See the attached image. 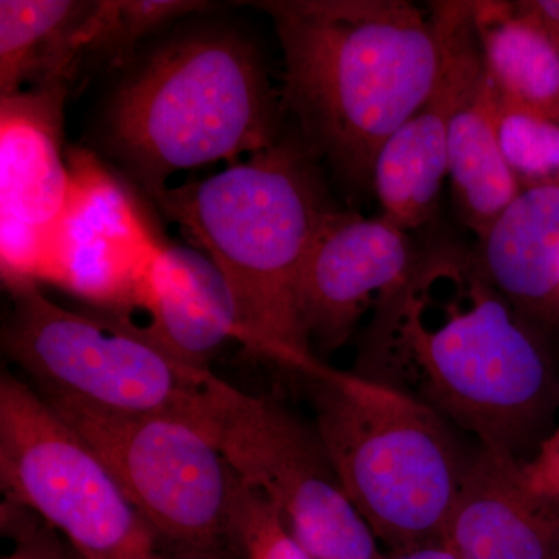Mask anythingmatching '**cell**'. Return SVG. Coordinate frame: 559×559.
<instances>
[{
	"mask_svg": "<svg viewBox=\"0 0 559 559\" xmlns=\"http://www.w3.org/2000/svg\"><path fill=\"white\" fill-rule=\"evenodd\" d=\"M353 371L516 457L557 395L533 323L489 280L479 253L452 245L419 253L373 312Z\"/></svg>",
	"mask_w": 559,
	"mask_h": 559,
	"instance_id": "6da1fadb",
	"label": "cell"
},
{
	"mask_svg": "<svg viewBox=\"0 0 559 559\" xmlns=\"http://www.w3.org/2000/svg\"><path fill=\"white\" fill-rule=\"evenodd\" d=\"M283 51L282 103L300 139L353 189L439 79L432 13L407 0H267Z\"/></svg>",
	"mask_w": 559,
	"mask_h": 559,
	"instance_id": "7a4b0ae2",
	"label": "cell"
},
{
	"mask_svg": "<svg viewBox=\"0 0 559 559\" xmlns=\"http://www.w3.org/2000/svg\"><path fill=\"white\" fill-rule=\"evenodd\" d=\"M318 157L299 138L153 198L218 267L234 300L242 349L307 377L320 362L300 318L305 263L336 207Z\"/></svg>",
	"mask_w": 559,
	"mask_h": 559,
	"instance_id": "3957f363",
	"label": "cell"
},
{
	"mask_svg": "<svg viewBox=\"0 0 559 559\" xmlns=\"http://www.w3.org/2000/svg\"><path fill=\"white\" fill-rule=\"evenodd\" d=\"M282 109L255 44L201 28L132 62L106 110V148L153 200L176 173L270 148Z\"/></svg>",
	"mask_w": 559,
	"mask_h": 559,
	"instance_id": "277c9868",
	"label": "cell"
},
{
	"mask_svg": "<svg viewBox=\"0 0 559 559\" xmlns=\"http://www.w3.org/2000/svg\"><path fill=\"white\" fill-rule=\"evenodd\" d=\"M345 495L395 551L441 540L468 471L450 421L399 389L320 362L304 377Z\"/></svg>",
	"mask_w": 559,
	"mask_h": 559,
	"instance_id": "5b68a950",
	"label": "cell"
},
{
	"mask_svg": "<svg viewBox=\"0 0 559 559\" xmlns=\"http://www.w3.org/2000/svg\"><path fill=\"white\" fill-rule=\"evenodd\" d=\"M3 352L43 392L132 414H165L205 430L216 374L179 359L134 320L73 311L40 286L10 290Z\"/></svg>",
	"mask_w": 559,
	"mask_h": 559,
	"instance_id": "8992f818",
	"label": "cell"
},
{
	"mask_svg": "<svg viewBox=\"0 0 559 559\" xmlns=\"http://www.w3.org/2000/svg\"><path fill=\"white\" fill-rule=\"evenodd\" d=\"M47 403L97 452L159 539L186 549L235 546V476L212 437L189 419L103 409L57 392Z\"/></svg>",
	"mask_w": 559,
	"mask_h": 559,
	"instance_id": "52a82bcc",
	"label": "cell"
},
{
	"mask_svg": "<svg viewBox=\"0 0 559 559\" xmlns=\"http://www.w3.org/2000/svg\"><path fill=\"white\" fill-rule=\"evenodd\" d=\"M0 487L10 506L61 532L81 559H128L159 536L124 498L97 452L31 385L0 378Z\"/></svg>",
	"mask_w": 559,
	"mask_h": 559,
	"instance_id": "ba28073f",
	"label": "cell"
},
{
	"mask_svg": "<svg viewBox=\"0 0 559 559\" xmlns=\"http://www.w3.org/2000/svg\"><path fill=\"white\" fill-rule=\"evenodd\" d=\"M209 436L238 479L271 500L314 559H385L316 430L277 401L215 381Z\"/></svg>",
	"mask_w": 559,
	"mask_h": 559,
	"instance_id": "9c48e42d",
	"label": "cell"
},
{
	"mask_svg": "<svg viewBox=\"0 0 559 559\" xmlns=\"http://www.w3.org/2000/svg\"><path fill=\"white\" fill-rule=\"evenodd\" d=\"M72 190L51 240L43 285L112 318L142 311L165 238L134 191L94 153L68 150Z\"/></svg>",
	"mask_w": 559,
	"mask_h": 559,
	"instance_id": "30bf717a",
	"label": "cell"
},
{
	"mask_svg": "<svg viewBox=\"0 0 559 559\" xmlns=\"http://www.w3.org/2000/svg\"><path fill=\"white\" fill-rule=\"evenodd\" d=\"M68 94L66 84H47L0 97V271L9 290L43 285L68 207Z\"/></svg>",
	"mask_w": 559,
	"mask_h": 559,
	"instance_id": "8fae6325",
	"label": "cell"
},
{
	"mask_svg": "<svg viewBox=\"0 0 559 559\" xmlns=\"http://www.w3.org/2000/svg\"><path fill=\"white\" fill-rule=\"evenodd\" d=\"M407 234L382 216L331 213L301 274L300 318L311 348L344 347L364 316L406 282L418 259Z\"/></svg>",
	"mask_w": 559,
	"mask_h": 559,
	"instance_id": "7c38bea8",
	"label": "cell"
},
{
	"mask_svg": "<svg viewBox=\"0 0 559 559\" xmlns=\"http://www.w3.org/2000/svg\"><path fill=\"white\" fill-rule=\"evenodd\" d=\"M429 10L443 43L439 79L425 103L384 143L371 179L382 218L406 231L429 223L439 205L463 58L476 33L474 2L443 0L430 3Z\"/></svg>",
	"mask_w": 559,
	"mask_h": 559,
	"instance_id": "4fadbf2b",
	"label": "cell"
},
{
	"mask_svg": "<svg viewBox=\"0 0 559 559\" xmlns=\"http://www.w3.org/2000/svg\"><path fill=\"white\" fill-rule=\"evenodd\" d=\"M441 540L459 559H559V507L530 491L520 457L481 447Z\"/></svg>",
	"mask_w": 559,
	"mask_h": 559,
	"instance_id": "5bb4252c",
	"label": "cell"
},
{
	"mask_svg": "<svg viewBox=\"0 0 559 559\" xmlns=\"http://www.w3.org/2000/svg\"><path fill=\"white\" fill-rule=\"evenodd\" d=\"M140 325L157 344L200 369L227 342H240L230 290L200 249L165 241L151 270Z\"/></svg>",
	"mask_w": 559,
	"mask_h": 559,
	"instance_id": "9a60e30c",
	"label": "cell"
},
{
	"mask_svg": "<svg viewBox=\"0 0 559 559\" xmlns=\"http://www.w3.org/2000/svg\"><path fill=\"white\" fill-rule=\"evenodd\" d=\"M500 95L489 79L479 35L463 58L462 80L450 124L448 178L463 223L484 240L521 191L500 150Z\"/></svg>",
	"mask_w": 559,
	"mask_h": 559,
	"instance_id": "2e32d148",
	"label": "cell"
},
{
	"mask_svg": "<svg viewBox=\"0 0 559 559\" xmlns=\"http://www.w3.org/2000/svg\"><path fill=\"white\" fill-rule=\"evenodd\" d=\"M489 280L528 322L559 318V173L521 187L480 240Z\"/></svg>",
	"mask_w": 559,
	"mask_h": 559,
	"instance_id": "e0dca14e",
	"label": "cell"
},
{
	"mask_svg": "<svg viewBox=\"0 0 559 559\" xmlns=\"http://www.w3.org/2000/svg\"><path fill=\"white\" fill-rule=\"evenodd\" d=\"M92 2H0V97L47 84L69 86L84 66V21Z\"/></svg>",
	"mask_w": 559,
	"mask_h": 559,
	"instance_id": "ac0fdd59",
	"label": "cell"
},
{
	"mask_svg": "<svg viewBox=\"0 0 559 559\" xmlns=\"http://www.w3.org/2000/svg\"><path fill=\"white\" fill-rule=\"evenodd\" d=\"M489 79L503 100L559 121V47L518 2H474Z\"/></svg>",
	"mask_w": 559,
	"mask_h": 559,
	"instance_id": "d6986e66",
	"label": "cell"
},
{
	"mask_svg": "<svg viewBox=\"0 0 559 559\" xmlns=\"http://www.w3.org/2000/svg\"><path fill=\"white\" fill-rule=\"evenodd\" d=\"M212 3L200 0H98L92 2L83 28L84 64L123 68L134 62L143 39L170 22L204 13Z\"/></svg>",
	"mask_w": 559,
	"mask_h": 559,
	"instance_id": "ffe728a7",
	"label": "cell"
},
{
	"mask_svg": "<svg viewBox=\"0 0 559 559\" xmlns=\"http://www.w3.org/2000/svg\"><path fill=\"white\" fill-rule=\"evenodd\" d=\"M499 143L521 187L559 173V121L500 97Z\"/></svg>",
	"mask_w": 559,
	"mask_h": 559,
	"instance_id": "44dd1931",
	"label": "cell"
},
{
	"mask_svg": "<svg viewBox=\"0 0 559 559\" xmlns=\"http://www.w3.org/2000/svg\"><path fill=\"white\" fill-rule=\"evenodd\" d=\"M230 520L235 544L248 559H314L290 533L277 507L238 477Z\"/></svg>",
	"mask_w": 559,
	"mask_h": 559,
	"instance_id": "7402d4cb",
	"label": "cell"
},
{
	"mask_svg": "<svg viewBox=\"0 0 559 559\" xmlns=\"http://www.w3.org/2000/svg\"><path fill=\"white\" fill-rule=\"evenodd\" d=\"M522 476L533 495L559 507V426L532 459L522 460Z\"/></svg>",
	"mask_w": 559,
	"mask_h": 559,
	"instance_id": "603a6c76",
	"label": "cell"
},
{
	"mask_svg": "<svg viewBox=\"0 0 559 559\" xmlns=\"http://www.w3.org/2000/svg\"><path fill=\"white\" fill-rule=\"evenodd\" d=\"M2 559H69L53 536V528H27L17 539L16 549Z\"/></svg>",
	"mask_w": 559,
	"mask_h": 559,
	"instance_id": "cb8c5ba5",
	"label": "cell"
},
{
	"mask_svg": "<svg viewBox=\"0 0 559 559\" xmlns=\"http://www.w3.org/2000/svg\"><path fill=\"white\" fill-rule=\"evenodd\" d=\"M520 7L549 32L559 47V0H522Z\"/></svg>",
	"mask_w": 559,
	"mask_h": 559,
	"instance_id": "d4e9b609",
	"label": "cell"
},
{
	"mask_svg": "<svg viewBox=\"0 0 559 559\" xmlns=\"http://www.w3.org/2000/svg\"><path fill=\"white\" fill-rule=\"evenodd\" d=\"M385 559H459L455 557L454 551L443 543L426 544V546L415 547V549L395 551L392 558Z\"/></svg>",
	"mask_w": 559,
	"mask_h": 559,
	"instance_id": "484cf974",
	"label": "cell"
},
{
	"mask_svg": "<svg viewBox=\"0 0 559 559\" xmlns=\"http://www.w3.org/2000/svg\"><path fill=\"white\" fill-rule=\"evenodd\" d=\"M175 547L176 549L171 551V554H164V551H160L159 547H157L156 550L151 551L148 555L128 559H226L227 555V550L204 551L186 549V547Z\"/></svg>",
	"mask_w": 559,
	"mask_h": 559,
	"instance_id": "4316f807",
	"label": "cell"
}]
</instances>
